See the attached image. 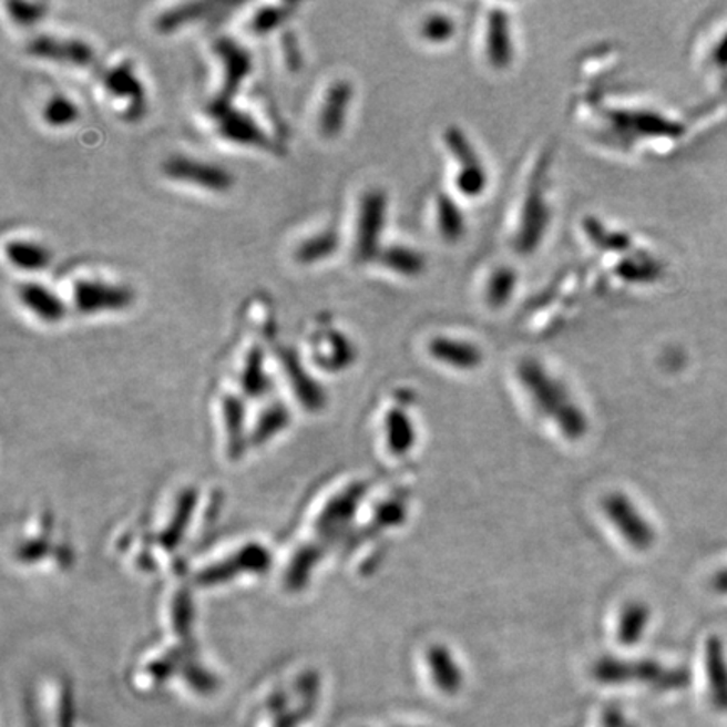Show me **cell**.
Listing matches in <instances>:
<instances>
[{"label": "cell", "mask_w": 727, "mask_h": 727, "mask_svg": "<svg viewBox=\"0 0 727 727\" xmlns=\"http://www.w3.org/2000/svg\"><path fill=\"white\" fill-rule=\"evenodd\" d=\"M518 379L531 398L537 413L551 421L564 438L583 440L590 431V421L570 389L551 375L541 360L525 357L519 362Z\"/></svg>", "instance_id": "obj_1"}, {"label": "cell", "mask_w": 727, "mask_h": 727, "mask_svg": "<svg viewBox=\"0 0 727 727\" xmlns=\"http://www.w3.org/2000/svg\"><path fill=\"white\" fill-rule=\"evenodd\" d=\"M547 158L545 154L539 157L532 171V177L525 182L524 190L515 203L514 216L509 224V242L519 255H532L541 248L545 235L550 232L553 221L550 193H547Z\"/></svg>", "instance_id": "obj_2"}, {"label": "cell", "mask_w": 727, "mask_h": 727, "mask_svg": "<svg viewBox=\"0 0 727 727\" xmlns=\"http://www.w3.org/2000/svg\"><path fill=\"white\" fill-rule=\"evenodd\" d=\"M448 158L450 191L459 201L480 199L490 186V172L475 144L460 126H448L441 135Z\"/></svg>", "instance_id": "obj_3"}, {"label": "cell", "mask_w": 727, "mask_h": 727, "mask_svg": "<svg viewBox=\"0 0 727 727\" xmlns=\"http://www.w3.org/2000/svg\"><path fill=\"white\" fill-rule=\"evenodd\" d=\"M591 674L600 684H647L658 690L675 689L686 677L682 672L672 670L654 661H626V658L603 657L593 665Z\"/></svg>", "instance_id": "obj_4"}, {"label": "cell", "mask_w": 727, "mask_h": 727, "mask_svg": "<svg viewBox=\"0 0 727 727\" xmlns=\"http://www.w3.org/2000/svg\"><path fill=\"white\" fill-rule=\"evenodd\" d=\"M389 199L379 187L366 191L357 204L354 258L359 263L375 262L382 249V236L388 223Z\"/></svg>", "instance_id": "obj_5"}, {"label": "cell", "mask_w": 727, "mask_h": 727, "mask_svg": "<svg viewBox=\"0 0 727 727\" xmlns=\"http://www.w3.org/2000/svg\"><path fill=\"white\" fill-rule=\"evenodd\" d=\"M514 18L504 9L489 8L480 19L479 50L492 71H508L518 58Z\"/></svg>", "instance_id": "obj_6"}, {"label": "cell", "mask_w": 727, "mask_h": 727, "mask_svg": "<svg viewBox=\"0 0 727 727\" xmlns=\"http://www.w3.org/2000/svg\"><path fill=\"white\" fill-rule=\"evenodd\" d=\"M602 511L632 550L644 553L654 547L657 542L654 525L626 493L612 492L603 496Z\"/></svg>", "instance_id": "obj_7"}, {"label": "cell", "mask_w": 727, "mask_h": 727, "mask_svg": "<svg viewBox=\"0 0 727 727\" xmlns=\"http://www.w3.org/2000/svg\"><path fill=\"white\" fill-rule=\"evenodd\" d=\"M214 50L223 63V84L209 105L211 115L216 116L224 110L232 109L233 99L252 73L253 58L245 45L232 38L217 39Z\"/></svg>", "instance_id": "obj_8"}, {"label": "cell", "mask_w": 727, "mask_h": 727, "mask_svg": "<svg viewBox=\"0 0 727 727\" xmlns=\"http://www.w3.org/2000/svg\"><path fill=\"white\" fill-rule=\"evenodd\" d=\"M162 172L171 181L191 184L214 194L229 193L235 186V175L223 165L187 155H172L162 164Z\"/></svg>", "instance_id": "obj_9"}, {"label": "cell", "mask_w": 727, "mask_h": 727, "mask_svg": "<svg viewBox=\"0 0 727 727\" xmlns=\"http://www.w3.org/2000/svg\"><path fill=\"white\" fill-rule=\"evenodd\" d=\"M135 300V294L126 285L103 280L74 281L73 304L80 314L96 315L122 311Z\"/></svg>", "instance_id": "obj_10"}, {"label": "cell", "mask_w": 727, "mask_h": 727, "mask_svg": "<svg viewBox=\"0 0 727 727\" xmlns=\"http://www.w3.org/2000/svg\"><path fill=\"white\" fill-rule=\"evenodd\" d=\"M103 88L106 95L122 105V116L139 120L147 109L144 83L136 74L132 61H120L103 74Z\"/></svg>", "instance_id": "obj_11"}, {"label": "cell", "mask_w": 727, "mask_h": 727, "mask_svg": "<svg viewBox=\"0 0 727 727\" xmlns=\"http://www.w3.org/2000/svg\"><path fill=\"white\" fill-rule=\"evenodd\" d=\"M29 57L71 66H90L95 61V51L83 39L60 35H34L25 45Z\"/></svg>", "instance_id": "obj_12"}, {"label": "cell", "mask_w": 727, "mask_h": 727, "mask_svg": "<svg viewBox=\"0 0 727 727\" xmlns=\"http://www.w3.org/2000/svg\"><path fill=\"white\" fill-rule=\"evenodd\" d=\"M427 352L431 359L453 371L472 372L482 368L485 354L473 340L450 334H437L428 339Z\"/></svg>", "instance_id": "obj_13"}, {"label": "cell", "mask_w": 727, "mask_h": 727, "mask_svg": "<svg viewBox=\"0 0 727 727\" xmlns=\"http://www.w3.org/2000/svg\"><path fill=\"white\" fill-rule=\"evenodd\" d=\"M352 100L354 86L350 81L337 80L327 88L317 116L320 135L326 139H337L342 133Z\"/></svg>", "instance_id": "obj_14"}, {"label": "cell", "mask_w": 727, "mask_h": 727, "mask_svg": "<svg viewBox=\"0 0 727 727\" xmlns=\"http://www.w3.org/2000/svg\"><path fill=\"white\" fill-rule=\"evenodd\" d=\"M214 120L217 122V133L226 142L242 147L262 149V151H273L275 147L272 139L252 116L233 106L214 116Z\"/></svg>", "instance_id": "obj_15"}, {"label": "cell", "mask_w": 727, "mask_h": 727, "mask_svg": "<svg viewBox=\"0 0 727 727\" xmlns=\"http://www.w3.org/2000/svg\"><path fill=\"white\" fill-rule=\"evenodd\" d=\"M430 219L441 242L457 243L467 233L462 204L451 193H437L430 203Z\"/></svg>", "instance_id": "obj_16"}, {"label": "cell", "mask_w": 727, "mask_h": 727, "mask_svg": "<svg viewBox=\"0 0 727 727\" xmlns=\"http://www.w3.org/2000/svg\"><path fill=\"white\" fill-rule=\"evenodd\" d=\"M18 298L22 307L42 322L57 324L66 315V305L60 295L38 281H24L19 285Z\"/></svg>", "instance_id": "obj_17"}, {"label": "cell", "mask_w": 727, "mask_h": 727, "mask_svg": "<svg viewBox=\"0 0 727 727\" xmlns=\"http://www.w3.org/2000/svg\"><path fill=\"white\" fill-rule=\"evenodd\" d=\"M375 263L399 278H420L427 272V256L420 249L409 245H399L392 243L389 246H382L379 255L376 256Z\"/></svg>", "instance_id": "obj_18"}, {"label": "cell", "mask_w": 727, "mask_h": 727, "mask_svg": "<svg viewBox=\"0 0 727 727\" xmlns=\"http://www.w3.org/2000/svg\"><path fill=\"white\" fill-rule=\"evenodd\" d=\"M427 665L438 690L448 696L460 693L463 686V670L444 645H431L428 648Z\"/></svg>", "instance_id": "obj_19"}, {"label": "cell", "mask_w": 727, "mask_h": 727, "mask_svg": "<svg viewBox=\"0 0 727 727\" xmlns=\"http://www.w3.org/2000/svg\"><path fill=\"white\" fill-rule=\"evenodd\" d=\"M518 285V273L512 266H492L490 272L483 275L482 284H480V295H482L483 304L490 310L504 308L514 298Z\"/></svg>", "instance_id": "obj_20"}, {"label": "cell", "mask_w": 727, "mask_h": 727, "mask_svg": "<svg viewBox=\"0 0 727 727\" xmlns=\"http://www.w3.org/2000/svg\"><path fill=\"white\" fill-rule=\"evenodd\" d=\"M315 352L318 362H322L320 366L337 371L347 368L356 356V349L349 337L336 329H326L315 336Z\"/></svg>", "instance_id": "obj_21"}, {"label": "cell", "mask_w": 727, "mask_h": 727, "mask_svg": "<svg viewBox=\"0 0 727 727\" xmlns=\"http://www.w3.org/2000/svg\"><path fill=\"white\" fill-rule=\"evenodd\" d=\"M4 255L14 268L21 272H44L53 262L48 246L32 239H11L6 243Z\"/></svg>", "instance_id": "obj_22"}, {"label": "cell", "mask_w": 727, "mask_h": 727, "mask_svg": "<svg viewBox=\"0 0 727 727\" xmlns=\"http://www.w3.org/2000/svg\"><path fill=\"white\" fill-rule=\"evenodd\" d=\"M652 612L642 602H629L620 612L616 638L622 645H635L644 638L651 626Z\"/></svg>", "instance_id": "obj_23"}, {"label": "cell", "mask_w": 727, "mask_h": 727, "mask_svg": "<svg viewBox=\"0 0 727 727\" xmlns=\"http://www.w3.org/2000/svg\"><path fill=\"white\" fill-rule=\"evenodd\" d=\"M459 34L457 19L444 11H431L418 22V39L431 48H443Z\"/></svg>", "instance_id": "obj_24"}, {"label": "cell", "mask_w": 727, "mask_h": 727, "mask_svg": "<svg viewBox=\"0 0 727 727\" xmlns=\"http://www.w3.org/2000/svg\"><path fill=\"white\" fill-rule=\"evenodd\" d=\"M214 4L206 2H187V4H177L167 11L161 12L155 19V31L158 34H172L184 25L193 24L199 19L206 18L213 11Z\"/></svg>", "instance_id": "obj_25"}, {"label": "cell", "mask_w": 727, "mask_h": 727, "mask_svg": "<svg viewBox=\"0 0 727 727\" xmlns=\"http://www.w3.org/2000/svg\"><path fill=\"white\" fill-rule=\"evenodd\" d=\"M340 236L336 229H326L317 235L308 236L295 248L294 258L298 265H315L330 258L339 249Z\"/></svg>", "instance_id": "obj_26"}, {"label": "cell", "mask_w": 727, "mask_h": 727, "mask_svg": "<svg viewBox=\"0 0 727 727\" xmlns=\"http://www.w3.org/2000/svg\"><path fill=\"white\" fill-rule=\"evenodd\" d=\"M386 438H388L389 450L395 454H406L413 450L417 431L408 414L401 409H395L386 418Z\"/></svg>", "instance_id": "obj_27"}, {"label": "cell", "mask_w": 727, "mask_h": 727, "mask_svg": "<svg viewBox=\"0 0 727 727\" xmlns=\"http://www.w3.org/2000/svg\"><path fill=\"white\" fill-rule=\"evenodd\" d=\"M297 9L298 6L290 4V2L288 4L263 6L253 14L252 21H249V31L256 35H266L269 32L277 31L295 14Z\"/></svg>", "instance_id": "obj_28"}, {"label": "cell", "mask_w": 727, "mask_h": 727, "mask_svg": "<svg viewBox=\"0 0 727 727\" xmlns=\"http://www.w3.org/2000/svg\"><path fill=\"white\" fill-rule=\"evenodd\" d=\"M42 122L51 129H66L80 119V109L64 95H53L42 106Z\"/></svg>", "instance_id": "obj_29"}, {"label": "cell", "mask_w": 727, "mask_h": 727, "mask_svg": "<svg viewBox=\"0 0 727 727\" xmlns=\"http://www.w3.org/2000/svg\"><path fill=\"white\" fill-rule=\"evenodd\" d=\"M50 6L42 2H24V0H11L6 4L9 18L19 25H34L44 19Z\"/></svg>", "instance_id": "obj_30"}, {"label": "cell", "mask_w": 727, "mask_h": 727, "mask_svg": "<svg viewBox=\"0 0 727 727\" xmlns=\"http://www.w3.org/2000/svg\"><path fill=\"white\" fill-rule=\"evenodd\" d=\"M284 51L287 53L285 61L291 71H298L301 66L300 51H298V42L291 35H287L284 42Z\"/></svg>", "instance_id": "obj_31"}, {"label": "cell", "mask_w": 727, "mask_h": 727, "mask_svg": "<svg viewBox=\"0 0 727 727\" xmlns=\"http://www.w3.org/2000/svg\"><path fill=\"white\" fill-rule=\"evenodd\" d=\"M626 727H633V726H632V724L628 723V724H626Z\"/></svg>", "instance_id": "obj_32"}]
</instances>
